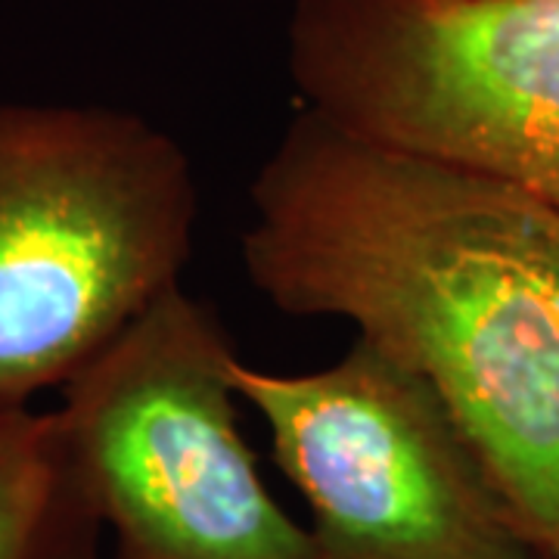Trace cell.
<instances>
[{"instance_id": "obj_1", "label": "cell", "mask_w": 559, "mask_h": 559, "mask_svg": "<svg viewBox=\"0 0 559 559\" xmlns=\"http://www.w3.org/2000/svg\"><path fill=\"white\" fill-rule=\"evenodd\" d=\"M242 271L432 382L525 535L559 559V205L299 106L249 190Z\"/></svg>"}, {"instance_id": "obj_2", "label": "cell", "mask_w": 559, "mask_h": 559, "mask_svg": "<svg viewBox=\"0 0 559 559\" xmlns=\"http://www.w3.org/2000/svg\"><path fill=\"white\" fill-rule=\"evenodd\" d=\"M200 183L138 112L0 100V414L69 382L180 283Z\"/></svg>"}, {"instance_id": "obj_3", "label": "cell", "mask_w": 559, "mask_h": 559, "mask_svg": "<svg viewBox=\"0 0 559 559\" xmlns=\"http://www.w3.org/2000/svg\"><path fill=\"white\" fill-rule=\"evenodd\" d=\"M234 360L178 283L60 385L62 466L112 559H318L242 439Z\"/></svg>"}, {"instance_id": "obj_4", "label": "cell", "mask_w": 559, "mask_h": 559, "mask_svg": "<svg viewBox=\"0 0 559 559\" xmlns=\"http://www.w3.org/2000/svg\"><path fill=\"white\" fill-rule=\"evenodd\" d=\"M299 106L559 205V0H296Z\"/></svg>"}, {"instance_id": "obj_5", "label": "cell", "mask_w": 559, "mask_h": 559, "mask_svg": "<svg viewBox=\"0 0 559 559\" xmlns=\"http://www.w3.org/2000/svg\"><path fill=\"white\" fill-rule=\"evenodd\" d=\"M230 377L311 510L318 559H550L432 382L373 342L311 373L237 358Z\"/></svg>"}, {"instance_id": "obj_6", "label": "cell", "mask_w": 559, "mask_h": 559, "mask_svg": "<svg viewBox=\"0 0 559 559\" xmlns=\"http://www.w3.org/2000/svg\"><path fill=\"white\" fill-rule=\"evenodd\" d=\"M97 528L62 466L53 411L0 414V559H91Z\"/></svg>"}]
</instances>
